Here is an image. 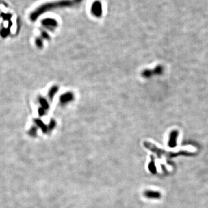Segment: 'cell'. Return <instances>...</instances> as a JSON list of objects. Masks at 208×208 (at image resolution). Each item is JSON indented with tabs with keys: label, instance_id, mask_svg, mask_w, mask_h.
<instances>
[{
	"label": "cell",
	"instance_id": "obj_15",
	"mask_svg": "<svg viewBox=\"0 0 208 208\" xmlns=\"http://www.w3.org/2000/svg\"><path fill=\"white\" fill-rule=\"evenodd\" d=\"M42 38H43V39H49L50 38L49 34H48L47 33H46V32H44V31L42 32Z\"/></svg>",
	"mask_w": 208,
	"mask_h": 208
},
{
	"label": "cell",
	"instance_id": "obj_6",
	"mask_svg": "<svg viewBox=\"0 0 208 208\" xmlns=\"http://www.w3.org/2000/svg\"><path fill=\"white\" fill-rule=\"evenodd\" d=\"M38 101L41 106V107L43 108L45 110H47L49 109L50 105L46 98L43 96H39L38 98Z\"/></svg>",
	"mask_w": 208,
	"mask_h": 208
},
{
	"label": "cell",
	"instance_id": "obj_3",
	"mask_svg": "<svg viewBox=\"0 0 208 208\" xmlns=\"http://www.w3.org/2000/svg\"><path fill=\"white\" fill-rule=\"evenodd\" d=\"M34 121L35 124H36V125L40 128V129L43 132L46 133L47 131V130H48L47 126L40 119L35 118L34 120Z\"/></svg>",
	"mask_w": 208,
	"mask_h": 208
},
{
	"label": "cell",
	"instance_id": "obj_4",
	"mask_svg": "<svg viewBox=\"0 0 208 208\" xmlns=\"http://www.w3.org/2000/svg\"><path fill=\"white\" fill-rule=\"evenodd\" d=\"M58 89H59L58 86H57L56 85L53 86L51 87H50V88L49 89V90L48 91V94H47L50 101H52V100L53 99V98L54 97V95L58 92Z\"/></svg>",
	"mask_w": 208,
	"mask_h": 208
},
{
	"label": "cell",
	"instance_id": "obj_5",
	"mask_svg": "<svg viewBox=\"0 0 208 208\" xmlns=\"http://www.w3.org/2000/svg\"><path fill=\"white\" fill-rule=\"evenodd\" d=\"M144 195L149 198H155L158 199L161 198V195L159 192L154 191H146L144 192Z\"/></svg>",
	"mask_w": 208,
	"mask_h": 208
},
{
	"label": "cell",
	"instance_id": "obj_13",
	"mask_svg": "<svg viewBox=\"0 0 208 208\" xmlns=\"http://www.w3.org/2000/svg\"><path fill=\"white\" fill-rule=\"evenodd\" d=\"M56 126V122L54 119H50V121L49 122V124L47 126V128L49 130L51 131L53 130L55 127Z\"/></svg>",
	"mask_w": 208,
	"mask_h": 208
},
{
	"label": "cell",
	"instance_id": "obj_1",
	"mask_svg": "<svg viewBox=\"0 0 208 208\" xmlns=\"http://www.w3.org/2000/svg\"><path fill=\"white\" fill-rule=\"evenodd\" d=\"M74 99V95L72 92H66L60 95L59 100L60 102L62 105L67 104Z\"/></svg>",
	"mask_w": 208,
	"mask_h": 208
},
{
	"label": "cell",
	"instance_id": "obj_2",
	"mask_svg": "<svg viewBox=\"0 0 208 208\" xmlns=\"http://www.w3.org/2000/svg\"><path fill=\"white\" fill-rule=\"evenodd\" d=\"M177 132L176 131H172L170 134L169 140L168 142V145L170 147H174L176 146V139L177 136Z\"/></svg>",
	"mask_w": 208,
	"mask_h": 208
},
{
	"label": "cell",
	"instance_id": "obj_8",
	"mask_svg": "<svg viewBox=\"0 0 208 208\" xmlns=\"http://www.w3.org/2000/svg\"><path fill=\"white\" fill-rule=\"evenodd\" d=\"M141 75L144 78H149L153 75V73L152 70L146 69L142 72Z\"/></svg>",
	"mask_w": 208,
	"mask_h": 208
},
{
	"label": "cell",
	"instance_id": "obj_10",
	"mask_svg": "<svg viewBox=\"0 0 208 208\" xmlns=\"http://www.w3.org/2000/svg\"><path fill=\"white\" fill-rule=\"evenodd\" d=\"M38 128L35 126H32L28 131V134L31 136H35L36 135Z\"/></svg>",
	"mask_w": 208,
	"mask_h": 208
},
{
	"label": "cell",
	"instance_id": "obj_12",
	"mask_svg": "<svg viewBox=\"0 0 208 208\" xmlns=\"http://www.w3.org/2000/svg\"><path fill=\"white\" fill-rule=\"evenodd\" d=\"M35 44L36 46L37 47H38L39 49H42L43 48V40L41 38H38L35 39Z\"/></svg>",
	"mask_w": 208,
	"mask_h": 208
},
{
	"label": "cell",
	"instance_id": "obj_14",
	"mask_svg": "<svg viewBox=\"0 0 208 208\" xmlns=\"http://www.w3.org/2000/svg\"><path fill=\"white\" fill-rule=\"evenodd\" d=\"M38 114H39V116H40V117H42V116H43L44 114H45V113H46V110L43 109V108H42V107H39V109H38Z\"/></svg>",
	"mask_w": 208,
	"mask_h": 208
},
{
	"label": "cell",
	"instance_id": "obj_9",
	"mask_svg": "<svg viewBox=\"0 0 208 208\" xmlns=\"http://www.w3.org/2000/svg\"><path fill=\"white\" fill-rule=\"evenodd\" d=\"M148 169H149L150 171L152 173H156V168H155V166L154 158H152V157H151V162H150V164L148 165Z\"/></svg>",
	"mask_w": 208,
	"mask_h": 208
},
{
	"label": "cell",
	"instance_id": "obj_7",
	"mask_svg": "<svg viewBox=\"0 0 208 208\" xmlns=\"http://www.w3.org/2000/svg\"><path fill=\"white\" fill-rule=\"evenodd\" d=\"M43 24L46 27H54L57 25V23L54 20H46L43 21Z\"/></svg>",
	"mask_w": 208,
	"mask_h": 208
},
{
	"label": "cell",
	"instance_id": "obj_11",
	"mask_svg": "<svg viewBox=\"0 0 208 208\" xmlns=\"http://www.w3.org/2000/svg\"><path fill=\"white\" fill-rule=\"evenodd\" d=\"M153 75H160L162 72V67L160 65L157 66L154 69L152 70Z\"/></svg>",
	"mask_w": 208,
	"mask_h": 208
}]
</instances>
